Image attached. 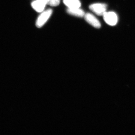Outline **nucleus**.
<instances>
[{
	"label": "nucleus",
	"instance_id": "423d86ee",
	"mask_svg": "<svg viewBox=\"0 0 135 135\" xmlns=\"http://www.w3.org/2000/svg\"><path fill=\"white\" fill-rule=\"evenodd\" d=\"M67 12L69 15H72L74 16L83 17L85 15V12L84 11L79 8H74L67 9Z\"/></svg>",
	"mask_w": 135,
	"mask_h": 135
},
{
	"label": "nucleus",
	"instance_id": "f257e3e1",
	"mask_svg": "<svg viewBox=\"0 0 135 135\" xmlns=\"http://www.w3.org/2000/svg\"><path fill=\"white\" fill-rule=\"evenodd\" d=\"M41 12L36 21V26L38 28L42 27L46 23L52 15L53 10L51 9H49Z\"/></svg>",
	"mask_w": 135,
	"mask_h": 135
},
{
	"label": "nucleus",
	"instance_id": "39448f33",
	"mask_svg": "<svg viewBox=\"0 0 135 135\" xmlns=\"http://www.w3.org/2000/svg\"><path fill=\"white\" fill-rule=\"evenodd\" d=\"M47 5L45 0H36L31 3L32 7L35 11L38 12H41L43 11Z\"/></svg>",
	"mask_w": 135,
	"mask_h": 135
},
{
	"label": "nucleus",
	"instance_id": "f03ea898",
	"mask_svg": "<svg viewBox=\"0 0 135 135\" xmlns=\"http://www.w3.org/2000/svg\"><path fill=\"white\" fill-rule=\"evenodd\" d=\"M89 8L96 15L101 16H103L106 12L107 5L104 3H94L90 5Z\"/></svg>",
	"mask_w": 135,
	"mask_h": 135
},
{
	"label": "nucleus",
	"instance_id": "6e6552de",
	"mask_svg": "<svg viewBox=\"0 0 135 135\" xmlns=\"http://www.w3.org/2000/svg\"><path fill=\"white\" fill-rule=\"evenodd\" d=\"M47 5L52 7L58 6L60 3V0H45Z\"/></svg>",
	"mask_w": 135,
	"mask_h": 135
},
{
	"label": "nucleus",
	"instance_id": "20e7f679",
	"mask_svg": "<svg viewBox=\"0 0 135 135\" xmlns=\"http://www.w3.org/2000/svg\"><path fill=\"white\" fill-rule=\"evenodd\" d=\"M84 17L86 21L92 26L96 28H99L101 27V23L91 13H86L84 15Z\"/></svg>",
	"mask_w": 135,
	"mask_h": 135
},
{
	"label": "nucleus",
	"instance_id": "7ed1b4c3",
	"mask_svg": "<svg viewBox=\"0 0 135 135\" xmlns=\"http://www.w3.org/2000/svg\"><path fill=\"white\" fill-rule=\"evenodd\" d=\"M103 16L105 22L109 25L113 26L118 22V16L115 12H105Z\"/></svg>",
	"mask_w": 135,
	"mask_h": 135
},
{
	"label": "nucleus",
	"instance_id": "0eeeda50",
	"mask_svg": "<svg viewBox=\"0 0 135 135\" xmlns=\"http://www.w3.org/2000/svg\"><path fill=\"white\" fill-rule=\"evenodd\" d=\"M64 3L69 8H80L81 3L79 0H64Z\"/></svg>",
	"mask_w": 135,
	"mask_h": 135
}]
</instances>
